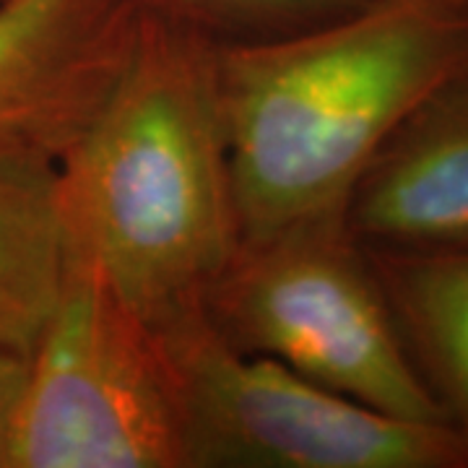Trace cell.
Wrapping results in <instances>:
<instances>
[{"label": "cell", "mask_w": 468, "mask_h": 468, "mask_svg": "<svg viewBox=\"0 0 468 468\" xmlns=\"http://www.w3.org/2000/svg\"><path fill=\"white\" fill-rule=\"evenodd\" d=\"M70 258L151 325L203 310L237 250L217 37L146 0L133 48L60 156Z\"/></svg>", "instance_id": "1"}, {"label": "cell", "mask_w": 468, "mask_h": 468, "mask_svg": "<svg viewBox=\"0 0 468 468\" xmlns=\"http://www.w3.org/2000/svg\"><path fill=\"white\" fill-rule=\"evenodd\" d=\"M463 66L468 0H372L300 32L217 39L242 239L344 218L388 133Z\"/></svg>", "instance_id": "2"}, {"label": "cell", "mask_w": 468, "mask_h": 468, "mask_svg": "<svg viewBox=\"0 0 468 468\" xmlns=\"http://www.w3.org/2000/svg\"><path fill=\"white\" fill-rule=\"evenodd\" d=\"M227 344L390 417L448 424L344 218L239 239L203 300Z\"/></svg>", "instance_id": "3"}, {"label": "cell", "mask_w": 468, "mask_h": 468, "mask_svg": "<svg viewBox=\"0 0 468 468\" xmlns=\"http://www.w3.org/2000/svg\"><path fill=\"white\" fill-rule=\"evenodd\" d=\"M183 411L187 468H468L451 424L409 421L227 344L203 310L156 325Z\"/></svg>", "instance_id": "4"}, {"label": "cell", "mask_w": 468, "mask_h": 468, "mask_svg": "<svg viewBox=\"0 0 468 468\" xmlns=\"http://www.w3.org/2000/svg\"><path fill=\"white\" fill-rule=\"evenodd\" d=\"M5 468H187L159 328L79 261L29 354Z\"/></svg>", "instance_id": "5"}, {"label": "cell", "mask_w": 468, "mask_h": 468, "mask_svg": "<svg viewBox=\"0 0 468 468\" xmlns=\"http://www.w3.org/2000/svg\"><path fill=\"white\" fill-rule=\"evenodd\" d=\"M146 0H0V141L63 156L133 48Z\"/></svg>", "instance_id": "6"}, {"label": "cell", "mask_w": 468, "mask_h": 468, "mask_svg": "<svg viewBox=\"0 0 468 468\" xmlns=\"http://www.w3.org/2000/svg\"><path fill=\"white\" fill-rule=\"evenodd\" d=\"M344 227L369 252H468V66L388 133L351 187Z\"/></svg>", "instance_id": "7"}, {"label": "cell", "mask_w": 468, "mask_h": 468, "mask_svg": "<svg viewBox=\"0 0 468 468\" xmlns=\"http://www.w3.org/2000/svg\"><path fill=\"white\" fill-rule=\"evenodd\" d=\"M70 266L60 156L0 141V346L32 354Z\"/></svg>", "instance_id": "8"}, {"label": "cell", "mask_w": 468, "mask_h": 468, "mask_svg": "<svg viewBox=\"0 0 468 468\" xmlns=\"http://www.w3.org/2000/svg\"><path fill=\"white\" fill-rule=\"evenodd\" d=\"M365 252L419 378L468 445V252Z\"/></svg>", "instance_id": "9"}, {"label": "cell", "mask_w": 468, "mask_h": 468, "mask_svg": "<svg viewBox=\"0 0 468 468\" xmlns=\"http://www.w3.org/2000/svg\"><path fill=\"white\" fill-rule=\"evenodd\" d=\"M217 39H261L346 16L372 0H149Z\"/></svg>", "instance_id": "10"}, {"label": "cell", "mask_w": 468, "mask_h": 468, "mask_svg": "<svg viewBox=\"0 0 468 468\" xmlns=\"http://www.w3.org/2000/svg\"><path fill=\"white\" fill-rule=\"evenodd\" d=\"M29 375V356L0 346V468H5L11 435Z\"/></svg>", "instance_id": "11"}]
</instances>
